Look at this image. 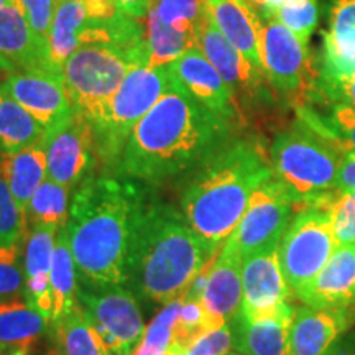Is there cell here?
Listing matches in <instances>:
<instances>
[{"mask_svg": "<svg viewBox=\"0 0 355 355\" xmlns=\"http://www.w3.org/2000/svg\"><path fill=\"white\" fill-rule=\"evenodd\" d=\"M311 204L329 216L337 247L355 245V191L336 189Z\"/></svg>", "mask_w": 355, "mask_h": 355, "instance_id": "836d02e7", "label": "cell"}, {"mask_svg": "<svg viewBox=\"0 0 355 355\" xmlns=\"http://www.w3.org/2000/svg\"><path fill=\"white\" fill-rule=\"evenodd\" d=\"M58 230L60 227L55 225H32L24 242L25 301L48 321H51L53 311L50 273Z\"/></svg>", "mask_w": 355, "mask_h": 355, "instance_id": "7402d4cb", "label": "cell"}, {"mask_svg": "<svg viewBox=\"0 0 355 355\" xmlns=\"http://www.w3.org/2000/svg\"><path fill=\"white\" fill-rule=\"evenodd\" d=\"M232 347L234 331L229 322L204 332L188 345L183 355H230Z\"/></svg>", "mask_w": 355, "mask_h": 355, "instance_id": "60d3db41", "label": "cell"}, {"mask_svg": "<svg viewBox=\"0 0 355 355\" xmlns=\"http://www.w3.org/2000/svg\"><path fill=\"white\" fill-rule=\"evenodd\" d=\"M78 268L71 252L66 225L58 230L53 248L50 290H51V322L55 324L64 318L78 304Z\"/></svg>", "mask_w": 355, "mask_h": 355, "instance_id": "4316f807", "label": "cell"}, {"mask_svg": "<svg viewBox=\"0 0 355 355\" xmlns=\"http://www.w3.org/2000/svg\"><path fill=\"white\" fill-rule=\"evenodd\" d=\"M26 234L25 211L20 209L6 180L0 176V243H24Z\"/></svg>", "mask_w": 355, "mask_h": 355, "instance_id": "74e56055", "label": "cell"}, {"mask_svg": "<svg viewBox=\"0 0 355 355\" xmlns=\"http://www.w3.org/2000/svg\"><path fill=\"white\" fill-rule=\"evenodd\" d=\"M8 2V0H0V8H2L3 6H6V3Z\"/></svg>", "mask_w": 355, "mask_h": 355, "instance_id": "f907efd6", "label": "cell"}, {"mask_svg": "<svg viewBox=\"0 0 355 355\" xmlns=\"http://www.w3.org/2000/svg\"><path fill=\"white\" fill-rule=\"evenodd\" d=\"M121 10L132 19L145 21L152 10L153 0H115Z\"/></svg>", "mask_w": 355, "mask_h": 355, "instance_id": "7bdbcfd3", "label": "cell"}, {"mask_svg": "<svg viewBox=\"0 0 355 355\" xmlns=\"http://www.w3.org/2000/svg\"><path fill=\"white\" fill-rule=\"evenodd\" d=\"M0 60L13 73L56 68L50 60L48 44L38 38L13 0L0 8Z\"/></svg>", "mask_w": 355, "mask_h": 355, "instance_id": "ffe728a7", "label": "cell"}, {"mask_svg": "<svg viewBox=\"0 0 355 355\" xmlns=\"http://www.w3.org/2000/svg\"><path fill=\"white\" fill-rule=\"evenodd\" d=\"M336 189L355 191V150H345L343 163H340L339 175H337Z\"/></svg>", "mask_w": 355, "mask_h": 355, "instance_id": "b9f144b4", "label": "cell"}, {"mask_svg": "<svg viewBox=\"0 0 355 355\" xmlns=\"http://www.w3.org/2000/svg\"><path fill=\"white\" fill-rule=\"evenodd\" d=\"M140 189L123 178L91 176L69 204L66 232L83 283L123 285L133 216Z\"/></svg>", "mask_w": 355, "mask_h": 355, "instance_id": "3957f363", "label": "cell"}, {"mask_svg": "<svg viewBox=\"0 0 355 355\" xmlns=\"http://www.w3.org/2000/svg\"><path fill=\"white\" fill-rule=\"evenodd\" d=\"M235 125L171 86L137 123L115 171L121 178L157 184L198 168L232 140Z\"/></svg>", "mask_w": 355, "mask_h": 355, "instance_id": "6da1fadb", "label": "cell"}, {"mask_svg": "<svg viewBox=\"0 0 355 355\" xmlns=\"http://www.w3.org/2000/svg\"><path fill=\"white\" fill-rule=\"evenodd\" d=\"M21 245L24 243H0V303L25 298Z\"/></svg>", "mask_w": 355, "mask_h": 355, "instance_id": "8d00e7d4", "label": "cell"}, {"mask_svg": "<svg viewBox=\"0 0 355 355\" xmlns=\"http://www.w3.org/2000/svg\"><path fill=\"white\" fill-rule=\"evenodd\" d=\"M295 296L309 308H355V247H337L321 272Z\"/></svg>", "mask_w": 355, "mask_h": 355, "instance_id": "d6986e66", "label": "cell"}, {"mask_svg": "<svg viewBox=\"0 0 355 355\" xmlns=\"http://www.w3.org/2000/svg\"><path fill=\"white\" fill-rule=\"evenodd\" d=\"M0 176L6 180L20 209H26L30 199L48 178L46 152L43 140L19 153L0 157Z\"/></svg>", "mask_w": 355, "mask_h": 355, "instance_id": "d4e9b609", "label": "cell"}, {"mask_svg": "<svg viewBox=\"0 0 355 355\" xmlns=\"http://www.w3.org/2000/svg\"><path fill=\"white\" fill-rule=\"evenodd\" d=\"M168 71L173 81L204 107L235 127L245 125V119L235 104L227 84L199 46H193L168 66Z\"/></svg>", "mask_w": 355, "mask_h": 355, "instance_id": "5bb4252c", "label": "cell"}, {"mask_svg": "<svg viewBox=\"0 0 355 355\" xmlns=\"http://www.w3.org/2000/svg\"><path fill=\"white\" fill-rule=\"evenodd\" d=\"M324 355H355V332H347Z\"/></svg>", "mask_w": 355, "mask_h": 355, "instance_id": "f6af8a7d", "label": "cell"}, {"mask_svg": "<svg viewBox=\"0 0 355 355\" xmlns=\"http://www.w3.org/2000/svg\"><path fill=\"white\" fill-rule=\"evenodd\" d=\"M13 2L19 6L38 38L48 44L53 19H55L56 0H13Z\"/></svg>", "mask_w": 355, "mask_h": 355, "instance_id": "ab89813d", "label": "cell"}, {"mask_svg": "<svg viewBox=\"0 0 355 355\" xmlns=\"http://www.w3.org/2000/svg\"><path fill=\"white\" fill-rule=\"evenodd\" d=\"M146 28V50H148V64L153 68H166L175 63L186 51L198 46L194 35L180 32L159 20L157 12L150 10L145 20Z\"/></svg>", "mask_w": 355, "mask_h": 355, "instance_id": "4dcf8cb0", "label": "cell"}, {"mask_svg": "<svg viewBox=\"0 0 355 355\" xmlns=\"http://www.w3.org/2000/svg\"><path fill=\"white\" fill-rule=\"evenodd\" d=\"M0 157H2V155H0Z\"/></svg>", "mask_w": 355, "mask_h": 355, "instance_id": "f5cc1de1", "label": "cell"}, {"mask_svg": "<svg viewBox=\"0 0 355 355\" xmlns=\"http://www.w3.org/2000/svg\"><path fill=\"white\" fill-rule=\"evenodd\" d=\"M327 25L318 58V76H343L355 71V0H329Z\"/></svg>", "mask_w": 355, "mask_h": 355, "instance_id": "44dd1931", "label": "cell"}, {"mask_svg": "<svg viewBox=\"0 0 355 355\" xmlns=\"http://www.w3.org/2000/svg\"><path fill=\"white\" fill-rule=\"evenodd\" d=\"M212 24L235 50L261 69L260 40L263 19L247 0H206Z\"/></svg>", "mask_w": 355, "mask_h": 355, "instance_id": "603a6c76", "label": "cell"}, {"mask_svg": "<svg viewBox=\"0 0 355 355\" xmlns=\"http://www.w3.org/2000/svg\"><path fill=\"white\" fill-rule=\"evenodd\" d=\"M46 128L0 84V155L19 153L40 144Z\"/></svg>", "mask_w": 355, "mask_h": 355, "instance_id": "484cf974", "label": "cell"}, {"mask_svg": "<svg viewBox=\"0 0 355 355\" xmlns=\"http://www.w3.org/2000/svg\"><path fill=\"white\" fill-rule=\"evenodd\" d=\"M217 254L194 232L183 212L141 199L128 241L125 283L137 295L168 304L183 298Z\"/></svg>", "mask_w": 355, "mask_h": 355, "instance_id": "7a4b0ae2", "label": "cell"}, {"mask_svg": "<svg viewBox=\"0 0 355 355\" xmlns=\"http://www.w3.org/2000/svg\"><path fill=\"white\" fill-rule=\"evenodd\" d=\"M171 86L170 71L153 66H137L91 119L97 162L115 168L128 137Z\"/></svg>", "mask_w": 355, "mask_h": 355, "instance_id": "8992f818", "label": "cell"}, {"mask_svg": "<svg viewBox=\"0 0 355 355\" xmlns=\"http://www.w3.org/2000/svg\"><path fill=\"white\" fill-rule=\"evenodd\" d=\"M242 288L241 316H263L291 304L293 291L279 263V245L265 248L243 259Z\"/></svg>", "mask_w": 355, "mask_h": 355, "instance_id": "9a60e30c", "label": "cell"}, {"mask_svg": "<svg viewBox=\"0 0 355 355\" xmlns=\"http://www.w3.org/2000/svg\"><path fill=\"white\" fill-rule=\"evenodd\" d=\"M273 176L259 139H232L198 166L181 198V212L214 252L237 229L255 189Z\"/></svg>", "mask_w": 355, "mask_h": 355, "instance_id": "277c9868", "label": "cell"}, {"mask_svg": "<svg viewBox=\"0 0 355 355\" xmlns=\"http://www.w3.org/2000/svg\"><path fill=\"white\" fill-rule=\"evenodd\" d=\"M261 71L270 87L295 105L316 96L318 68L306 46L277 19H263L260 40Z\"/></svg>", "mask_w": 355, "mask_h": 355, "instance_id": "ba28073f", "label": "cell"}, {"mask_svg": "<svg viewBox=\"0 0 355 355\" xmlns=\"http://www.w3.org/2000/svg\"><path fill=\"white\" fill-rule=\"evenodd\" d=\"M336 248L326 211L314 204L300 207L279 242V263L293 295L321 272Z\"/></svg>", "mask_w": 355, "mask_h": 355, "instance_id": "9c48e42d", "label": "cell"}, {"mask_svg": "<svg viewBox=\"0 0 355 355\" xmlns=\"http://www.w3.org/2000/svg\"><path fill=\"white\" fill-rule=\"evenodd\" d=\"M181 298L165 304L158 316L145 329L144 339L132 355H183L175 347V324L180 314Z\"/></svg>", "mask_w": 355, "mask_h": 355, "instance_id": "d6a6232c", "label": "cell"}, {"mask_svg": "<svg viewBox=\"0 0 355 355\" xmlns=\"http://www.w3.org/2000/svg\"><path fill=\"white\" fill-rule=\"evenodd\" d=\"M345 148L300 117L275 133L268 157L273 175L290 189L300 207L336 191Z\"/></svg>", "mask_w": 355, "mask_h": 355, "instance_id": "5b68a950", "label": "cell"}, {"mask_svg": "<svg viewBox=\"0 0 355 355\" xmlns=\"http://www.w3.org/2000/svg\"><path fill=\"white\" fill-rule=\"evenodd\" d=\"M69 189L46 178L25 209L28 227L32 225L64 227L69 216Z\"/></svg>", "mask_w": 355, "mask_h": 355, "instance_id": "1f68e13d", "label": "cell"}, {"mask_svg": "<svg viewBox=\"0 0 355 355\" xmlns=\"http://www.w3.org/2000/svg\"><path fill=\"white\" fill-rule=\"evenodd\" d=\"M81 2L87 3V7L99 17H115L122 12L115 0H81Z\"/></svg>", "mask_w": 355, "mask_h": 355, "instance_id": "ee69618b", "label": "cell"}, {"mask_svg": "<svg viewBox=\"0 0 355 355\" xmlns=\"http://www.w3.org/2000/svg\"><path fill=\"white\" fill-rule=\"evenodd\" d=\"M78 304L94 324L110 355H132L145 334L135 293L121 285L78 288Z\"/></svg>", "mask_w": 355, "mask_h": 355, "instance_id": "8fae6325", "label": "cell"}, {"mask_svg": "<svg viewBox=\"0 0 355 355\" xmlns=\"http://www.w3.org/2000/svg\"><path fill=\"white\" fill-rule=\"evenodd\" d=\"M354 247H355V245H354Z\"/></svg>", "mask_w": 355, "mask_h": 355, "instance_id": "db71d44e", "label": "cell"}, {"mask_svg": "<svg viewBox=\"0 0 355 355\" xmlns=\"http://www.w3.org/2000/svg\"><path fill=\"white\" fill-rule=\"evenodd\" d=\"M198 46L219 71L245 122L248 112L263 110L275 104V91L266 81L263 71L252 64L241 51L235 50L222 37L212 24L211 17H207L199 28Z\"/></svg>", "mask_w": 355, "mask_h": 355, "instance_id": "7c38bea8", "label": "cell"}, {"mask_svg": "<svg viewBox=\"0 0 355 355\" xmlns=\"http://www.w3.org/2000/svg\"><path fill=\"white\" fill-rule=\"evenodd\" d=\"M28 350L30 349H17V350H13L10 355H28Z\"/></svg>", "mask_w": 355, "mask_h": 355, "instance_id": "c3c4849f", "label": "cell"}, {"mask_svg": "<svg viewBox=\"0 0 355 355\" xmlns=\"http://www.w3.org/2000/svg\"><path fill=\"white\" fill-rule=\"evenodd\" d=\"M12 74H13V71L8 68V66L3 63L2 60H0V84H6Z\"/></svg>", "mask_w": 355, "mask_h": 355, "instance_id": "7dc6e473", "label": "cell"}, {"mask_svg": "<svg viewBox=\"0 0 355 355\" xmlns=\"http://www.w3.org/2000/svg\"><path fill=\"white\" fill-rule=\"evenodd\" d=\"M296 117L329 137L345 150H355V109L345 102L296 105Z\"/></svg>", "mask_w": 355, "mask_h": 355, "instance_id": "f546056e", "label": "cell"}, {"mask_svg": "<svg viewBox=\"0 0 355 355\" xmlns=\"http://www.w3.org/2000/svg\"><path fill=\"white\" fill-rule=\"evenodd\" d=\"M247 2H250V3H252V6H254V7L257 8V10H259V12H260V6H261V0H247Z\"/></svg>", "mask_w": 355, "mask_h": 355, "instance_id": "681fc988", "label": "cell"}, {"mask_svg": "<svg viewBox=\"0 0 355 355\" xmlns=\"http://www.w3.org/2000/svg\"><path fill=\"white\" fill-rule=\"evenodd\" d=\"M55 349L50 355H110L94 324L79 304L53 324Z\"/></svg>", "mask_w": 355, "mask_h": 355, "instance_id": "83f0119b", "label": "cell"}, {"mask_svg": "<svg viewBox=\"0 0 355 355\" xmlns=\"http://www.w3.org/2000/svg\"><path fill=\"white\" fill-rule=\"evenodd\" d=\"M48 319L21 300L0 303V352L30 349L46 331Z\"/></svg>", "mask_w": 355, "mask_h": 355, "instance_id": "f1b7e54d", "label": "cell"}, {"mask_svg": "<svg viewBox=\"0 0 355 355\" xmlns=\"http://www.w3.org/2000/svg\"><path fill=\"white\" fill-rule=\"evenodd\" d=\"M295 308L291 304L263 316L237 314L234 344L242 355H291L290 327Z\"/></svg>", "mask_w": 355, "mask_h": 355, "instance_id": "cb8c5ba5", "label": "cell"}, {"mask_svg": "<svg viewBox=\"0 0 355 355\" xmlns=\"http://www.w3.org/2000/svg\"><path fill=\"white\" fill-rule=\"evenodd\" d=\"M48 178L66 189H78L97 165L94 133L83 114L73 112L43 139Z\"/></svg>", "mask_w": 355, "mask_h": 355, "instance_id": "4fadbf2b", "label": "cell"}, {"mask_svg": "<svg viewBox=\"0 0 355 355\" xmlns=\"http://www.w3.org/2000/svg\"><path fill=\"white\" fill-rule=\"evenodd\" d=\"M230 355H242V354H239V352H235V354H230Z\"/></svg>", "mask_w": 355, "mask_h": 355, "instance_id": "816d5d0a", "label": "cell"}, {"mask_svg": "<svg viewBox=\"0 0 355 355\" xmlns=\"http://www.w3.org/2000/svg\"><path fill=\"white\" fill-rule=\"evenodd\" d=\"M319 17H321L319 0H283L275 19L308 46L319 25Z\"/></svg>", "mask_w": 355, "mask_h": 355, "instance_id": "d590c367", "label": "cell"}, {"mask_svg": "<svg viewBox=\"0 0 355 355\" xmlns=\"http://www.w3.org/2000/svg\"><path fill=\"white\" fill-rule=\"evenodd\" d=\"M345 102L355 109V71L343 76H318L316 96L311 104Z\"/></svg>", "mask_w": 355, "mask_h": 355, "instance_id": "f35d334b", "label": "cell"}, {"mask_svg": "<svg viewBox=\"0 0 355 355\" xmlns=\"http://www.w3.org/2000/svg\"><path fill=\"white\" fill-rule=\"evenodd\" d=\"M355 324V308H295L291 355H324Z\"/></svg>", "mask_w": 355, "mask_h": 355, "instance_id": "ac0fdd59", "label": "cell"}, {"mask_svg": "<svg viewBox=\"0 0 355 355\" xmlns=\"http://www.w3.org/2000/svg\"><path fill=\"white\" fill-rule=\"evenodd\" d=\"M152 8L166 25L196 38L201 25L209 17L206 0H153Z\"/></svg>", "mask_w": 355, "mask_h": 355, "instance_id": "e575fe53", "label": "cell"}, {"mask_svg": "<svg viewBox=\"0 0 355 355\" xmlns=\"http://www.w3.org/2000/svg\"><path fill=\"white\" fill-rule=\"evenodd\" d=\"M242 265L241 254L225 242L207 272L201 301L214 329L234 321L241 313L243 298Z\"/></svg>", "mask_w": 355, "mask_h": 355, "instance_id": "e0dca14e", "label": "cell"}, {"mask_svg": "<svg viewBox=\"0 0 355 355\" xmlns=\"http://www.w3.org/2000/svg\"><path fill=\"white\" fill-rule=\"evenodd\" d=\"M6 87L46 130L74 112L64 87L63 73L58 68L13 73Z\"/></svg>", "mask_w": 355, "mask_h": 355, "instance_id": "2e32d148", "label": "cell"}, {"mask_svg": "<svg viewBox=\"0 0 355 355\" xmlns=\"http://www.w3.org/2000/svg\"><path fill=\"white\" fill-rule=\"evenodd\" d=\"M282 2L283 0H261V6H260L261 19H275L279 3Z\"/></svg>", "mask_w": 355, "mask_h": 355, "instance_id": "bcb514c9", "label": "cell"}, {"mask_svg": "<svg viewBox=\"0 0 355 355\" xmlns=\"http://www.w3.org/2000/svg\"><path fill=\"white\" fill-rule=\"evenodd\" d=\"M148 64L144 53L117 46H83L69 55L61 73L74 112L87 121L97 114L137 66Z\"/></svg>", "mask_w": 355, "mask_h": 355, "instance_id": "52a82bcc", "label": "cell"}, {"mask_svg": "<svg viewBox=\"0 0 355 355\" xmlns=\"http://www.w3.org/2000/svg\"><path fill=\"white\" fill-rule=\"evenodd\" d=\"M300 204L277 176L265 180L252 194L237 229L227 242L242 259L279 245Z\"/></svg>", "mask_w": 355, "mask_h": 355, "instance_id": "30bf717a", "label": "cell"}]
</instances>
